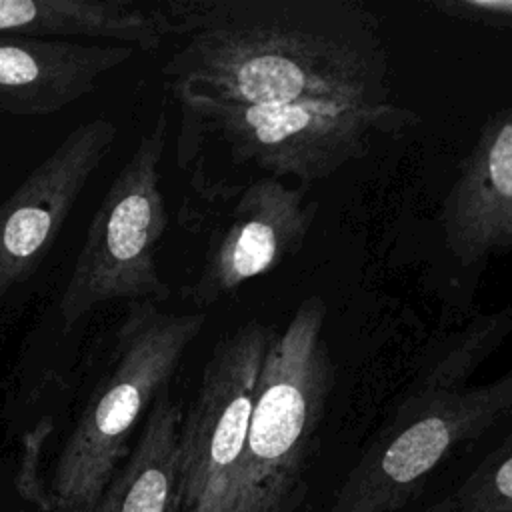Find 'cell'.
I'll return each instance as SVG.
<instances>
[{"mask_svg":"<svg viewBox=\"0 0 512 512\" xmlns=\"http://www.w3.org/2000/svg\"><path fill=\"white\" fill-rule=\"evenodd\" d=\"M174 98L226 104H392L380 20L354 0H170Z\"/></svg>","mask_w":512,"mask_h":512,"instance_id":"cell-1","label":"cell"},{"mask_svg":"<svg viewBox=\"0 0 512 512\" xmlns=\"http://www.w3.org/2000/svg\"><path fill=\"white\" fill-rule=\"evenodd\" d=\"M494 334L496 322L472 332L412 388L326 512H400L458 446L512 414V368L484 386H464Z\"/></svg>","mask_w":512,"mask_h":512,"instance_id":"cell-2","label":"cell"},{"mask_svg":"<svg viewBox=\"0 0 512 512\" xmlns=\"http://www.w3.org/2000/svg\"><path fill=\"white\" fill-rule=\"evenodd\" d=\"M204 312H166L130 302L116 330L114 364L94 386L56 460L50 510L90 512L128 454V440L158 392L170 384Z\"/></svg>","mask_w":512,"mask_h":512,"instance_id":"cell-3","label":"cell"},{"mask_svg":"<svg viewBox=\"0 0 512 512\" xmlns=\"http://www.w3.org/2000/svg\"><path fill=\"white\" fill-rule=\"evenodd\" d=\"M326 316V302L316 294L306 296L266 350L236 512H290L298 502L304 462L336 380L324 336Z\"/></svg>","mask_w":512,"mask_h":512,"instance_id":"cell-4","label":"cell"},{"mask_svg":"<svg viewBox=\"0 0 512 512\" xmlns=\"http://www.w3.org/2000/svg\"><path fill=\"white\" fill-rule=\"evenodd\" d=\"M180 108V150L214 144L232 166L254 168L264 178H294L304 188L362 158L372 136L416 120L394 102L226 104L192 98L180 100Z\"/></svg>","mask_w":512,"mask_h":512,"instance_id":"cell-5","label":"cell"},{"mask_svg":"<svg viewBox=\"0 0 512 512\" xmlns=\"http://www.w3.org/2000/svg\"><path fill=\"white\" fill-rule=\"evenodd\" d=\"M166 134L160 110L94 212L58 304L66 330L110 300L158 304L170 296L156 264L168 226L160 186Z\"/></svg>","mask_w":512,"mask_h":512,"instance_id":"cell-6","label":"cell"},{"mask_svg":"<svg viewBox=\"0 0 512 512\" xmlns=\"http://www.w3.org/2000/svg\"><path fill=\"white\" fill-rule=\"evenodd\" d=\"M274 334L248 320L214 344L180 424L178 512H236L252 404Z\"/></svg>","mask_w":512,"mask_h":512,"instance_id":"cell-7","label":"cell"},{"mask_svg":"<svg viewBox=\"0 0 512 512\" xmlns=\"http://www.w3.org/2000/svg\"><path fill=\"white\" fill-rule=\"evenodd\" d=\"M116 134L106 118L76 126L0 204V298L36 272Z\"/></svg>","mask_w":512,"mask_h":512,"instance_id":"cell-8","label":"cell"},{"mask_svg":"<svg viewBox=\"0 0 512 512\" xmlns=\"http://www.w3.org/2000/svg\"><path fill=\"white\" fill-rule=\"evenodd\" d=\"M304 190L276 178L252 180L240 192L226 226L210 242L188 290L190 302L212 306L298 254L318 210L316 202H306Z\"/></svg>","mask_w":512,"mask_h":512,"instance_id":"cell-9","label":"cell"},{"mask_svg":"<svg viewBox=\"0 0 512 512\" xmlns=\"http://www.w3.org/2000/svg\"><path fill=\"white\" fill-rule=\"evenodd\" d=\"M442 230L464 266L512 248V106L482 124L442 204Z\"/></svg>","mask_w":512,"mask_h":512,"instance_id":"cell-10","label":"cell"},{"mask_svg":"<svg viewBox=\"0 0 512 512\" xmlns=\"http://www.w3.org/2000/svg\"><path fill=\"white\" fill-rule=\"evenodd\" d=\"M114 42L42 40L0 34V110L56 114L96 90L98 80L134 56Z\"/></svg>","mask_w":512,"mask_h":512,"instance_id":"cell-11","label":"cell"},{"mask_svg":"<svg viewBox=\"0 0 512 512\" xmlns=\"http://www.w3.org/2000/svg\"><path fill=\"white\" fill-rule=\"evenodd\" d=\"M0 34L98 38L152 52L166 38V26L158 6L132 0H0Z\"/></svg>","mask_w":512,"mask_h":512,"instance_id":"cell-12","label":"cell"},{"mask_svg":"<svg viewBox=\"0 0 512 512\" xmlns=\"http://www.w3.org/2000/svg\"><path fill=\"white\" fill-rule=\"evenodd\" d=\"M182 408L164 386L154 398L128 460L90 512H178Z\"/></svg>","mask_w":512,"mask_h":512,"instance_id":"cell-13","label":"cell"},{"mask_svg":"<svg viewBox=\"0 0 512 512\" xmlns=\"http://www.w3.org/2000/svg\"><path fill=\"white\" fill-rule=\"evenodd\" d=\"M426 512H512V434Z\"/></svg>","mask_w":512,"mask_h":512,"instance_id":"cell-14","label":"cell"},{"mask_svg":"<svg viewBox=\"0 0 512 512\" xmlns=\"http://www.w3.org/2000/svg\"><path fill=\"white\" fill-rule=\"evenodd\" d=\"M430 8L454 20L512 32V0H436Z\"/></svg>","mask_w":512,"mask_h":512,"instance_id":"cell-15","label":"cell"}]
</instances>
